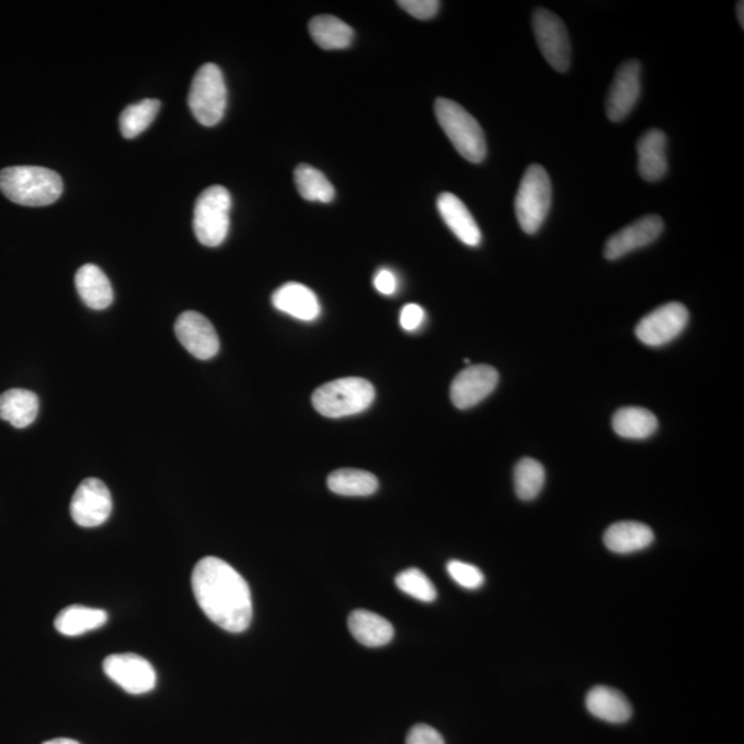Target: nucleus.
<instances>
[{
  "mask_svg": "<svg viewBox=\"0 0 744 744\" xmlns=\"http://www.w3.org/2000/svg\"><path fill=\"white\" fill-rule=\"evenodd\" d=\"M192 589L209 621L229 633L248 631L253 620L251 591L232 565L217 557L202 559L193 569Z\"/></svg>",
  "mask_w": 744,
  "mask_h": 744,
  "instance_id": "1",
  "label": "nucleus"
},
{
  "mask_svg": "<svg viewBox=\"0 0 744 744\" xmlns=\"http://www.w3.org/2000/svg\"><path fill=\"white\" fill-rule=\"evenodd\" d=\"M62 190L61 177L45 167L15 166L0 171V192L20 206H49L59 201Z\"/></svg>",
  "mask_w": 744,
  "mask_h": 744,
  "instance_id": "2",
  "label": "nucleus"
},
{
  "mask_svg": "<svg viewBox=\"0 0 744 744\" xmlns=\"http://www.w3.org/2000/svg\"><path fill=\"white\" fill-rule=\"evenodd\" d=\"M434 113L460 156L471 164H481L485 159L484 131L464 107L453 99L437 98L434 103Z\"/></svg>",
  "mask_w": 744,
  "mask_h": 744,
  "instance_id": "3",
  "label": "nucleus"
},
{
  "mask_svg": "<svg viewBox=\"0 0 744 744\" xmlns=\"http://www.w3.org/2000/svg\"><path fill=\"white\" fill-rule=\"evenodd\" d=\"M375 389L364 379H340L317 387L312 395L314 410L327 418L355 416L374 403Z\"/></svg>",
  "mask_w": 744,
  "mask_h": 744,
  "instance_id": "4",
  "label": "nucleus"
},
{
  "mask_svg": "<svg viewBox=\"0 0 744 744\" xmlns=\"http://www.w3.org/2000/svg\"><path fill=\"white\" fill-rule=\"evenodd\" d=\"M516 217L524 232L537 233L552 207V182L542 166H529L516 195Z\"/></svg>",
  "mask_w": 744,
  "mask_h": 744,
  "instance_id": "5",
  "label": "nucleus"
},
{
  "mask_svg": "<svg viewBox=\"0 0 744 744\" xmlns=\"http://www.w3.org/2000/svg\"><path fill=\"white\" fill-rule=\"evenodd\" d=\"M232 197L227 188L214 185L201 193L193 212V230L199 242L206 248H218L229 232V214Z\"/></svg>",
  "mask_w": 744,
  "mask_h": 744,
  "instance_id": "6",
  "label": "nucleus"
},
{
  "mask_svg": "<svg viewBox=\"0 0 744 744\" xmlns=\"http://www.w3.org/2000/svg\"><path fill=\"white\" fill-rule=\"evenodd\" d=\"M188 103L199 123L212 128L221 122L227 109V85L216 64H204L196 72Z\"/></svg>",
  "mask_w": 744,
  "mask_h": 744,
  "instance_id": "7",
  "label": "nucleus"
},
{
  "mask_svg": "<svg viewBox=\"0 0 744 744\" xmlns=\"http://www.w3.org/2000/svg\"><path fill=\"white\" fill-rule=\"evenodd\" d=\"M533 34L539 49L557 72H567L571 65V41L562 21L547 9H537L532 15Z\"/></svg>",
  "mask_w": 744,
  "mask_h": 744,
  "instance_id": "8",
  "label": "nucleus"
},
{
  "mask_svg": "<svg viewBox=\"0 0 744 744\" xmlns=\"http://www.w3.org/2000/svg\"><path fill=\"white\" fill-rule=\"evenodd\" d=\"M688 321L689 312L683 303H664L637 324L636 335L647 347H663L684 332Z\"/></svg>",
  "mask_w": 744,
  "mask_h": 744,
  "instance_id": "9",
  "label": "nucleus"
},
{
  "mask_svg": "<svg viewBox=\"0 0 744 744\" xmlns=\"http://www.w3.org/2000/svg\"><path fill=\"white\" fill-rule=\"evenodd\" d=\"M103 668L105 674L125 693L141 695L155 688V669L140 655H111L104 660Z\"/></svg>",
  "mask_w": 744,
  "mask_h": 744,
  "instance_id": "10",
  "label": "nucleus"
},
{
  "mask_svg": "<svg viewBox=\"0 0 744 744\" xmlns=\"http://www.w3.org/2000/svg\"><path fill=\"white\" fill-rule=\"evenodd\" d=\"M112 513V496L108 487L98 479L83 480L71 501V516L77 526H101Z\"/></svg>",
  "mask_w": 744,
  "mask_h": 744,
  "instance_id": "11",
  "label": "nucleus"
},
{
  "mask_svg": "<svg viewBox=\"0 0 744 744\" xmlns=\"http://www.w3.org/2000/svg\"><path fill=\"white\" fill-rule=\"evenodd\" d=\"M641 94V64L627 60L617 68L614 81L608 92L605 112L611 122H622L636 107Z\"/></svg>",
  "mask_w": 744,
  "mask_h": 744,
  "instance_id": "12",
  "label": "nucleus"
},
{
  "mask_svg": "<svg viewBox=\"0 0 744 744\" xmlns=\"http://www.w3.org/2000/svg\"><path fill=\"white\" fill-rule=\"evenodd\" d=\"M500 374L494 367L485 364L469 365L460 371L451 384L449 395L459 410L479 405L495 391Z\"/></svg>",
  "mask_w": 744,
  "mask_h": 744,
  "instance_id": "13",
  "label": "nucleus"
},
{
  "mask_svg": "<svg viewBox=\"0 0 744 744\" xmlns=\"http://www.w3.org/2000/svg\"><path fill=\"white\" fill-rule=\"evenodd\" d=\"M175 332L178 340L193 358L213 359L219 350V338L212 322L202 313L188 311L177 319Z\"/></svg>",
  "mask_w": 744,
  "mask_h": 744,
  "instance_id": "14",
  "label": "nucleus"
},
{
  "mask_svg": "<svg viewBox=\"0 0 744 744\" xmlns=\"http://www.w3.org/2000/svg\"><path fill=\"white\" fill-rule=\"evenodd\" d=\"M663 228V219L657 214L637 219V221L611 236L604 249L605 259L616 261L633 253V251L647 248L662 235Z\"/></svg>",
  "mask_w": 744,
  "mask_h": 744,
  "instance_id": "15",
  "label": "nucleus"
},
{
  "mask_svg": "<svg viewBox=\"0 0 744 744\" xmlns=\"http://www.w3.org/2000/svg\"><path fill=\"white\" fill-rule=\"evenodd\" d=\"M272 303L288 316L302 322H313L321 316L322 308L319 298L311 288L301 283H286L274 292Z\"/></svg>",
  "mask_w": 744,
  "mask_h": 744,
  "instance_id": "16",
  "label": "nucleus"
},
{
  "mask_svg": "<svg viewBox=\"0 0 744 744\" xmlns=\"http://www.w3.org/2000/svg\"><path fill=\"white\" fill-rule=\"evenodd\" d=\"M638 172L648 182L668 175V137L662 130L651 129L637 143Z\"/></svg>",
  "mask_w": 744,
  "mask_h": 744,
  "instance_id": "17",
  "label": "nucleus"
},
{
  "mask_svg": "<svg viewBox=\"0 0 744 744\" xmlns=\"http://www.w3.org/2000/svg\"><path fill=\"white\" fill-rule=\"evenodd\" d=\"M437 209L444 223L460 242L469 245V248H477L481 243L479 225L458 196L449 192L442 193L437 197Z\"/></svg>",
  "mask_w": 744,
  "mask_h": 744,
  "instance_id": "18",
  "label": "nucleus"
},
{
  "mask_svg": "<svg viewBox=\"0 0 744 744\" xmlns=\"http://www.w3.org/2000/svg\"><path fill=\"white\" fill-rule=\"evenodd\" d=\"M586 707L591 716L611 724H623L631 720L632 705L621 691L610 686H596L586 696Z\"/></svg>",
  "mask_w": 744,
  "mask_h": 744,
  "instance_id": "19",
  "label": "nucleus"
},
{
  "mask_svg": "<svg viewBox=\"0 0 744 744\" xmlns=\"http://www.w3.org/2000/svg\"><path fill=\"white\" fill-rule=\"evenodd\" d=\"M79 296L88 308L104 311L113 302V288L108 276L97 265L86 264L79 268L75 276Z\"/></svg>",
  "mask_w": 744,
  "mask_h": 744,
  "instance_id": "20",
  "label": "nucleus"
},
{
  "mask_svg": "<svg viewBox=\"0 0 744 744\" xmlns=\"http://www.w3.org/2000/svg\"><path fill=\"white\" fill-rule=\"evenodd\" d=\"M653 539L652 529L638 521L612 524L604 533L605 547L617 554L640 552L651 547Z\"/></svg>",
  "mask_w": 744,
  "mask_h": 744,
  "instance_id": "21",
  "label": "nucleus"
},
{
  "mask_svg": "<svg viewBox=\"0 0 744 744\" xmlns=\"http://www.w3.org/2000/svg\"><path fill=\"white\" fill-rule=\"evenodd\" d=\"M348 626L356 640L370 648L384 647L395 636L392 623L371 611H353L349 616Z\"/></svg>",
  "mask_w": 744,
  "mask_h": 744,
  "instance_id": "22",
  "label": "nucleus"
},
{
  "mask_svg": "<svg viewBox=\"0 0 744 744\" xmlns=\"http://www.w3.org/2000/svg\"><path fill=\"white\" fill-rule=\"evenodd\" d=\"M39 413V398L34 392L10 389L0 396V418L17 429L28 428Z\"/></svg>",
  "mask_w": 744,
  "mask_h": 744,
  "instance_id": "23",
  "label": "nucleus"
},
{
  "mask_svg": "<svg viewBox=\"0 0 744 744\" xmlns=\"http://www.w3.org/2000/svg\"><path fill=\"white\" fill-rule=\"evenodd\" d=\"M314 44L324 50L347 49L353 41V29L334 15H316L309 23Z\"/></svg>",
  "mask_w": 744,
  "mask_h": 744,
  "instance_id": "24",
  "label": "nucleus"
},
{
  "mask_svg": "<svg viewBox=\"0 0 744 744\" xmlns=\"http://www.w3.org/2000/svg\"><path fill=\"white\" fill-rule=\"evenodd\" d=\"M108 621L107 612L83 605H70L57 615L55 626L57 632L68 637L96 631Z\"/></svg>",
  "mask_w": 744,
  "mask_h": 744,
  "instance_id": "25",
  "label": "nucleus"
},
{
  "mask_svg": "<svg viewBox=\"0 0 744 744\" xmlns=\"http://www.w3.org/2000/svg\"><path fill=\"white\" fill-rule=\"evenodd\" d=\"M658 419L651 411L640 407H625L615 412L612 428L617 436L632 440L651 437L658 431Z\"/></svg>",
  "mask_w": 744,
  "mask_h": 744,
  "instance_id": "26",
  "label": "nucleus"
},
{
  "mask_svg": "<svg viewBox=\"0 0 744 744\" xmlns=\"http://www.w3.org/2000/svg\"><path fill=\"white\" fill-rule=\"evenodd\" d=\"M328 489L343 496H370L379 490V479L359 469L334 470L327 479Z\"/></svg>",
  "mask_w": 744,
  "mask_h": 744,
  "instance_id": "27",
  "label": "nucleus"
},
{
  "mask_svg": "<svg viewBox=\"0 0 744 744\" xmlns=\"http://www.w3.org/2000/svg\"><path fill=\"white\" fill-rule=\"evenodd\" d=\"M298 192L308 202L329 203L334 201L335 190L321 170L309 165H300L295 171Z\"/></svg>",
  "mask_w": 744,
  "mask_h": 744,
  "instance_id": "28",
  "label": "nucleus"
},
{
  "mask_svg": "<svg viewBox=\"0 0 744 744\" xmlns=\"http://www.w3.org/2000/svg\"><path fill=\"white\" fill-rule=\"evenodd\" d=\"M159 99L146 98L137 104L129 105L120 115L119 124L124 139L139 137L154 122L160 111Z\"/></svg>",
  "mask_w": 744,
  "mask_h": 744,
  "instance_id": "29",
  "label": "nucleus"
},
{
  "mask_svg": "<svg viewBox=\"0 0 744 744\" xmlns=\"http://www.w3.org/2000/svg\"><path fill=\"white\" fill-rule=\"evenodd\" d=\"M547 480L544 468L538 460L523 458L515 468V490L523 501H532L539 495Z\"/></svg>",
  "mask_w": 744,
  "mask_h": 744,
  "instance_id": "30",
  "label": "nucleus"
},
{
  "mask_svg": "<svg viewBox=\"0 0 744 744\" xmlns=\"http://www.w3.org/2000/svg\"><path fill=\"white\" fill-rule=\"evenodd\" d=\"M396 586L403 593L422 602H433L437 597V590L432 580L418 568L406 569L398 574Z\"/></svg>",
  "mask_w": 744,
  "mask_h": 744,
  "instance_id": "31",
  "label": "nucleus"
},
{
  "mask_svg": "<svg viewBox=\"0 0 744 744\" xmlns=\"http://www.w3.org/2000/svg\"><path fill=\"white\" fill-rule=\"evenodd\" d=\"M447 571L451 578L465 589L476 590L484 585V574L475 565L453 560L447 564Z\"/></svg>",
  "mask_w": 744,
  "mask_h": 744,
  "instance_id": "32",
  "label": "nucleus"
},
{
  "mask_svg": "<svg viewBox=\"0 0 744 744\" xmlns=\"http://www.w3.org/2000/svg\"><path fill=\"white\" fill-rule=\"evenodd\" d=\"M397 4L418 20H431L440 10L437 0H400Z\"/></svg>",
  "mask_w": 744,
  "mask_h": 744,
  "instance_id": "33",
  "label": "nucleus"
},
{
  "mask_svg": "<svg viewBox=\"0 0 744 744\" xmlns=\"http://www.w3.org/2000/svg\"><path fill=\"white\" fill-rule=\"evenodd\" d=\"M407 744H445L444 739L434 728L419 724L411 728L407 735Z\"/></svg>",
  "mask_w": 744,
  "mask_h": 744,
  "instance_id": "34",
  "label": "nucleus"
},
{
  "mask_svg": "<svg viewBox=\"0 0 744 744\" xmlns=\"http://www.w3.org/2000/svg\"><path fill=\"white\" fill-rule=\"evenodd\" d=\"M424 321V311L417 303H408L401 309L400 313V324L406 332H416L422 326Z\"/></svg>",
  "mask_w": 744,
  "mask_h": 744,
  "instance_id": "35",
  "label": "nucleus"
},
{
  "mask_svg": "<svg viewBox=\"0 0 744 744\" xmlns=\"http://www.w3.org/2000/svg\"><path fill=\"white\" fill-rule=\"evenodd\" d=\"M374 287L381 295H395L397 290V277L389 269H381L374 277Z\"/></svg>",
  "mask_w": 744,
  "mask_h": 744,
  "instance_id": "36",
  "label": "nucleus"
},
{
  "mask_svg": "<svg viewBox=\"0 0 744 744\" xmlns=\"http://www.w3.org/2000/svg\"><path fill=\"white\" fill-rule=\"evenodd\" d=\"M44 744H81L76 741H72V739H67V737H57L52 739V741L45 742Z\"/></svg>",
  "mask_w": 744,
  "mask_h": 744,
  "instance_id": "37",
  "label": "nucleus"
},
{
  "mask_svg": "<svg viewBox=\"0 0 744 744\" xmlns=\"http://www.w3.org/2000/svg\"><path fill=\"white\" fill-rule=\"evenodd\" d=\"M736 7H737V8H736V9H737V20H739V23H741V25L743 26V25H744V17H743V15H744V13H743L744 3H743V2H739V3L736 4Z\"/></svg>",
  "mask_w": 744,
  "mask_h": 744,
  "instance_id": "38",
  "label": "nucleus"
}]
</instances>
